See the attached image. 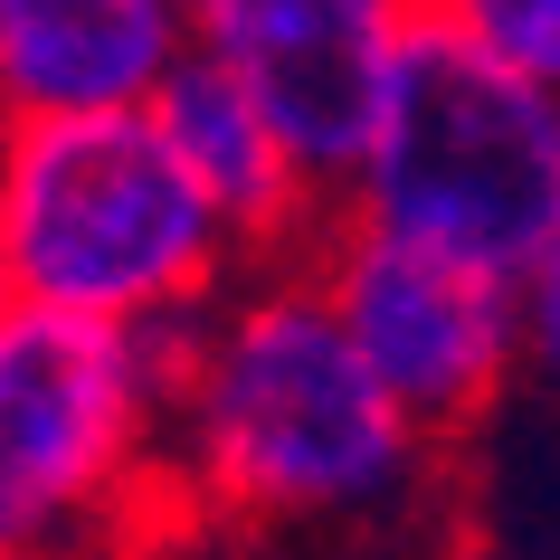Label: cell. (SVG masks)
I'll return each instance as SVG.
<instances>
[{"label":"cell","mask_w":560,"mask_h":560,"mask_svg":"<svg viewBox=\"0 0 560 560\" xmlns=\"http://www.w3.org/2000/svg\"><path fill=\"white\" fill-rule=\"evenodd\" d=\"M532 342H541V361H551V381H560V247L532 266Z\"/></svg>","instance_id":"9"},{"label":"cell","mask_w":560,"mask_h":560,"mask_svg":"<svg viewBox=\"0 0 560 560\" xmlns=\"http://www.w3.org/2000/svg\"><path fill=\"white\" fill-rule=\"evenodd\" d=\"M456 20H466L494 58H513L523 77L560 86V0H456Z\"/></svg>","instance_id":"8"},{"label":"cell","mask_w":560,"mask_h":560,"mask_svg":"<svg viewBox=\"0 0 560 560\" xmlns=\"http://www.w3.org/2000/svg\"><path fill=\"white\" fill-rule=\"evenodd\" d=\"M200 541H162V551H133V560H190Z\"/></svg>","instance_id":"10"},{"label":"cell","mask_w":560,"mask_h":560,"mask_svg":"<svg viewBox=\"0 0 560 560\" xmlns=\"http://www.w3.org/2000/svg\"><path fill=\"white\" fill-rule=\"evenodd\" d=\"M295 285H324V304L342 314V332L361 342V361L381 371V389L409 409V428L428 446H466L485 428V409L503 399L513 285L371 229L361 200L324 229V247L304 257Z\"/></svg>","instance_id":"5"},{"label":"cell","mask_w":560,"mask_h":560,"mask_svg":"<svg viewBox=\"0 0 560 560\" xmlns=\"http://www.w3.org/2000/svg\"><path fill=\"white\" fill-rule=\"evenodd\" d=\"M200 48L257 95L314 190H352L389 105L409 0H190Z\"/></svg>","instance_id":"6"},{"label":"cell","mask_w":560,"mask_h":560,"mask_svg":"<svg viewBox=\"0 0 560 560\" xmlns=\"http://www.w3.org/2000/svg\"><path fill=\"white\" fill-rule=\"evenodd\" d=\"M172 58V0H0V133L30 115L143 105Z\"/></svg>","instance_id":"7"},{"label":"cell","mask_w":560,"mask_h":560,"mask_svg":"<svg viewBox=\"0 0 560 560\" xmlns=\"http://www.w3.org/2000/svg\"><path fill=\"white\" fill-rule=\"evenodd\" d=\"M0 257L20 304L143 324L209 304L229 219L209 209L152 105H86L0 133Z\"/></svg>","instance_id":"2"},{"label":"cell","mask_w":560,"mask_h":560,"mask_svg":"<svg viewBox=\"0 0 560 560\" xmlns=\"http://www.w3.org/2000/svg\"><path fill=\"white\" fill-rule=\"evenodd\" d=\"M0 560H10V551H0Z\"/></svg>","instance_id":"12"},{"label":"cell","mask_w":560,"mask_h":560,"mask_svg":"<svg viewBox=\"0 0 560 560\" xmlns=\"http://www.w3.org/2000/svg\"><path fill=\"white\" fill-rule=\"evenodd\" d=\"M162 541H209V513L152 438L133 324L10 304L0 314V551L133 560Z\"/></svg>","instance_id":"4"},{"label":"cell","mask_w":560,"mask_h":560,"mask_svg":"<svg viewBox=\"0 0 560 560\" xmlns=\"http://www.w3.org/2000/svg\"><path fill=\"white\" fill-rule=\"evenodd\" d=\"M409 456V409L361 361L324 285H266L237 324L209 332V371L172 428V466L190 475L209 532L381 503Z\"/></svg>","instance_id":"1"},{"label":"cell","mask_w":560,"mask_h":560,"mask_svg":"<svg viewBox=\"0 0 560 560\" xmlns=\"http://www.w3.org/2000/svg\"><path fill=\"white\" fill-rule=\"evenodd\" d=\"M10 304H20V295H10V257H0V314H10Z\"/></svg>","instance_id":"11"},{"label":"cell","mask_w":560,"mask_h":560,"mask_svg":"<svg viewBox=\"0 0 560 560\" xmlns=\"http://www.w3.org/2000/svg\"><path fill=\"white\" fill-rule=\"evenodd\" d=\"M352 200L409 247L532 285V266L560 247V95L494 58L456 10L409 20Z\"/></svg>","instance_id":"3"}]
</instances>
